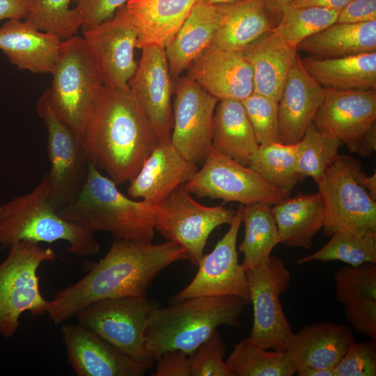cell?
<instances>
[{"mask_svg": "<svg viewBox=\"0 0 376 376\" xmlns=\"http://www.w3.org/2000/svg\"><path fill=\"white\" fill-rule=\"evenodd\" d=\"M253 324L249 337L253 344L274 350H285L293 333L280 302V296L289 288L291 274L285 263L271 256L263 265L246 270Z\"/></svg>", "mask_w": 376, "mask_h": 376, "instance_id": "obj_14", "label": "cell"}, {"mask_svg": "<svg viewBox=\"0 0 376 376\" xmlns=\"http://www.w3.org/2000/svg\"><path fill=\"white\" fill-rule=\"evenodd\" d=\"M70 3L71 0H33L25 20L42 31L67 40L76 36L81 26L80 13Z\"/></svg>", "mask_w": 376, "mask_h": 376, "instance_id": "obj_39", "label": "cell"}, {"mask_svg": "<svg viewBox=\"0 0 376 376\" xmlns=\"http://www.w3.org/2000/svg\"><path fill=\"white\" fill-rule=\"evenodd\" d=\"M324 91L314 125L339 139L351 152L370 156L376 149L375 90Z\"/></svg>", "mask_w": 376, "mask_h": 376, "instance_id": "obj_13", "label": "cell"}, {"mask_svg": "<svg viewBox=\"0 0 376 376\" xmlns=\"http://www.w3.org/2000/svg\"><path fill=\"white\" fill-rule=\"evenodd\" d=\"M324 207L323 231L376 233V203L355 180L347 156L339 155L315 182Z\"/></svg>", "mask_w": 376, "mask_h": 376, "instance_id": "obj_11", "label": "cell"}, {"mask_svg": "<svg viewBox=\"0 0 376 376\" xmlns=\"http://www.w3.org/2000/svg\"><path fill=\"white\" fill-rule=\"evenodd\" d=\"M280 244L308 249L323 227L324 207L319 192L288 197L271 207Z\"/></svg>", "mask_w": 376, "mask_h": 376, "instance_id": "obj_29", "label": "cell"}, {"mask_svg": "<svg viewBox=\"0 0 376 376\" xmlns=\"http://www.w3.org/2000/svg\"><path fill=\"white\" fill-rule=\"evenodd\" d=\"M353 341L352 328L350 326L321 322L292 333L285 343V351L297 371L334 368Z\"/></svg>", "mask_w": 376, "mask_h": 376, "instance_id": "obj_23", "label": "cell"}, {"mask_svg": "<svg viewBox=\"0 0 376 376\" xmlns=\"http://www.w3.org/2000/svg\"><path fill=\"white\" fill-rule=\"evenodd\" d=\"M152 376H191L189 354L180 350H169L156 360Z\"/></svg>", "mask_w": 376, "mask_h": 376, "instance_id": "obj_46", "label": "cell"}, {"mask_svg": "<svg viewBox=\"0 0 376 376\" xmlns=\"http://www.w3.org/2000/svg\"><path fill=\"white\" fill-rule=\"evenodd\" d=\"M187 70V75L219 101H242L253 91V71L242 51L210 46Z\"/></svg>", "mask_w": 376, "mask_h": 376, "instance_id": "obj_20", "label": "cell"}, {"mask_svg": "<svg viewBox=\"0 0 376 376\" xmlns=\"http://www.w3.org/2000/svg\"><path fill=\"white\" fill-rule=\"evenodd\" d=\"M50 247L40 243L20 241L9 246V252L0 263V334L13 336L20 325L24 312L33 315L47 313L49 300L39 288L38 269L45 261L55 260Z\"/></svg>", "mask_w": 376, "mask_h": 376, "instance_id": "obj_7", "label": "cell"}, {"mask_svg": "<svg viewBox=\"0 0 376 376\" xmlns=\"http://www.w3.org/2000/svg\"><path fill=\"white\" fill-rule=\"evenodd\" d=\"M63 40L25 20L8 19L0 27V49L19 70L51 73L58 59Z\"/></svg>", "mask_w": 376, "mask_h": 376, "instance_id": "obj_24", "label": "cell"}, {"mask_svg": "<svg viewBox=\"0 0 376 376\" xmlns=\"http://www.w3.org/2000/svg\"><path fill=\"white\" fill-rule=\"evenodd\" d=\"M226 363L232 376H292L297 372L285 350L269 352L247 338L235 344Z\"/></svg>", "mask_w": 376, "mask_h": 376, "instance_id": "obj_35", "label": "cell"}, {"mask_svg": "<svg viewBox=\"0 0 376 376\" xmlns=\"http://www.w3.org/2000/svg\"><path fill=\"white\" fill-rule=\"evenodd\" d=\"M247 166L272 186L290 192L304 179L297 169V143L260 145Z\"/></svg>", "mask_w": 376, "mask_h": 376, "instance_id": "obj_34", "label": "cell"}, {"mask_svg": "<svg viewBox=\"0 0 376 376\" xmlns=\"http://www.w3.org/2000/svg\"><path fill=\"white\" fill-rule=\"evenodd\" d=\"M219 15L215 5L196 3L164 47L169 71L175 81L210 46Z\"/></svg>", "mask_w": 376, "mask_h": 376, "instance_id": "obj_28", "label": "cell"}, {"mask_svg": "<svg viewBox=\"0 0 376 376\" xmlns=\"http://www.w3.org/2000/svg\"><path fill=\"white\" fill-rule=\"evenodd\" d=\"M235 212L223 204L208 207L198 203L183 185L156 205L155 229L181 246L198 266L212 232L221 225H230Z\"/></svg>", "mask_w": 376, "mask_h": 376, "instance_id": "obj_12", "label": "cell"}, {"mask_svg": "<svg viewBox=\"0 0 376 376\" xmlns=\"http://www.w3.org/2000/svg\"><path fill=\"white\" fill-rule=\"evenodd\" d=\"M197 0H130L124 6L138 36L137 48L165 47Z\"/></svg>", "mask_w": 376, "mask_h": 376, "instance_id": "obj_26", "label": "cell"}, {"mask_svg": "<svg viewBox=\"0 0 376 376\" xmlns=\"http://www.w3.org/2000/svg\"><path fill=\"white\" fill-rule=\"evenodd\" d=\"M306 71L324 88L376 89V52L335 58L301 59Z\"/></svg>", "mask_w": 376, "mask_h": 376, "instance_id": "obj_31", "label": "cell"}, {"mask_svg": "<svg viewBox=\"0 0 376 376\" xmlns=\"http://www.w3.org/2000/svg\"><path fill=\"white\" fill-rule=\"evenodd\" d=\"M82 35L104 86L127 87L138 65L134 57L138 36L125 6L111 18L83 31Z\"/></svg>", "mask_w": 376, "mask_h": 376, "instance_id": "obj_17", "label": "cell"}, {"mask_svg": "<svg viewBox=\"0 0 376 376\" xmlns=\"http://www.w3.org/2000/svg\"><path fill=\"white\" fill-rule=\"evenodd\" d=\"M184 187L197 198L235 201L244 205L265 203L272 206L290 196V191L272 186L248 166L213 148L201 169Z\"/></svg>", "mask_w": 376, "mask_h": 376, "instance_id": "obj_9", "label": "cell"}, {"mask_svg": "<svg viewBox=\"0 0 376 376\" xmlns=\"http://www.w3.org/2000/svg\"><path fill=\"white\" fill-rule=\"evenodd\" d=\"M198 165L184 158L170 141L159 142L130 181L128 196L157 205L189 181Z\"/></svg>", "mask_w": 376, "mask_h": 376, "instance_id": "obj_22", "label": "cell"}, {"mask_svg": "<svg viewBox=\"0 0 376 376\" xmlns=\"http://www.w3.org/2000/svg\"><path fill=\"white\" fill-rule=\"evenodd\" d=\"M225 351L217 329L189 355L191 376H232L224 360Z\"/></svg>", "mask_w": 376, "mask_h": 376, "instance_id": "obj_42", "label": "cell"}, {"mask_svg": "<svg viewBox=\"0 0 376 376\" xmlns=\"http://www.w3.org/2000/svg\"><path fill=\"white\" fill-rule=\"evenodd\" d=\"M296 49L322 59L375 52L376 20L361 23L335 22L304 39Z\"/></svg>", "mask_w": 376, "mask_h": 376, "instance_id": "obj_32", "label": "cell"}, {"mask_svg": "<svg viewBox=\"0 0 376 376\" xmlns=\"http://www.w3.org/2000/svg\"><path fill=\"white\" fill-rule=\"evenodd\" d=\"M36 107L47 132L50 170L46 174L51 203L58 210L72 202L82 189L88 178L89 163L81 139L53 111L48 89L39 98Z\"/></svg>", "mask_w": 376, "mask_h": 376, "instance_id": "obj_10", "label": "cell"}, {"mask_svg": "<svg viewBox=\"0 0 376 376\" xmlns=\"http://www.w3.org/2000/svg\"><path fill=\"white\" fill-rule=\"evenodd\" d=\"M130 0H71L81 15V30L85 31L111 18Z\"/></svg>", "mask_w": 376, "mask_h": 376, "instance_id": "obj_44", "label": "cell"}, {"mask_svg": "<svg viewBox=\"0 0 376 376\" xmlns=\"http://www.w3.org/2000/svg\"><path fill=\"white\" fill-rule=\"evenodd\" d=\"M329 242L314 253L299 258L297 264L311 261H341L352 266L376 263V233L336 232Z\"/></svg>", "mask_w": 376, "mask_h": 376, "instance_id": "obj_36", "label": "cell"}, {"mask_svg": "<svg viewBox=\"0 0 376 376\" xmlns=\"http://www.w3.org/2000/svg\"><path fill=\"white\" fill-rule=\"evenodd\" d=\"M334 370L336 376H375L376 340L353 341Z\"/></svg>", "mask_w": 376, "mask_h": 376, "instance_id": "obj_43", "label": "cell"}, {"mask_svg": "<svg viewBox=\"0 0 376 376\" xmlns=\"http://www.w3.org/2000/svg\"><path fill=\"white\" fill-rule=\"evenodd\" d=\"M241 102L259 146L280 142L278 101L253 92Z\"/></svg>", "mask_w": 376, "mask_h": 376, "instance_id": "obj_41", "label": "cell"}, {"mask_svg": "<svg viewBox=\"0 0 376 376\" xmlns=\"http://www.w3.org/2000/svg\"><path fill=\"white\" fill-rule=\"evenodd\" d=\"M242 222L244 237L238 249L244 254L241 265L246 271L265 265L280 242L271 205L265 203L243 205Z\"/></svg>", "mask_w": 376, "mask_h": 376, "instance_id": "obj_33", "label": "cell"}, {"mask_svg": "<svg viewBox=\"0 0 376 376\" xmlns=\"http://www.w3.org/2000/svg\"><path fill=\"white\" fill-rule=\"evenodd\" d=\"M117 185L89 164L86 182L77 196L58 210L64 219L113 239L151 242L156 205L125 196Z\"/></svg>", "mask_w": 376, "mask_h": 376, "instance_id": "obj_4", "label": "cell"}, {"mask_svg": "<svg viewBox=\"0 0 376 376\" xmlns=\"http://www.w3.org/2000/svg\"><path fill=\"white\" fill-rule=\"evenodd\" d=\"M347 321L357 332L376 340V299H363L344 306Z\"/></svg>", "mask_w": 376, "mask_h": 376, "instance_id": "obj_45", "label": "cell"}, {"mask_svg": "<svg viewBox=\"0 0 376 376\" xmlns=\"http://www.w3.org/2000/svg\"><path fill=\"white\" fill-rule=\"evenodd\" d=\"M155 308L145 329V346L155 360L163 353L180 350L191 354L220 325L240 327L249 303L233 295L198 297Z\"/></svg>", "mask_w": 376, "mask_h": 376, "instance_id": "obj_3", "label": "cell"}, {"mask_svg": "<svg viewBox=\"0 0 376 376\" xmlns=\"http://www.w3.org/2000/svg\"><path fill=\"white\" fill-rule=\"evenodd\" d=\"M157 307L146 295L110 298L93 302L75 317L77 323L147 370L155 360L146 351L144 332L151 312Z\"/></svg>", "mask_w": 376, "mask_h": 376, "instance_id": "obj_8", "label": "cell"}, {"mask_svg": "<svg viewBox=\"0 0 376 376\" xmlns=\"http://www.w3.org/2000/svg\"><path fill=\"white\" fill-rule=\"evenodd\" d=\"M52 74L49 104L56 116L82 140L88 118L104 86L83 37L63 40Z\"/></svg>", "mask_w": 376, "mask_h": 376, "instance_id": "obj_6", "label": "cell"}, {"mask_svg": "<svg viewBox=\"0 0 376 376\" xmlns=\"http://www.w3.org/2000/svg\"><path fill=\"white\" fill-rule=\"evenodd\" d=\"M324 95V88L306 71L297 56L278 102L280 143L300 141Z\"/></svg>", "mask_w": 376, "mask_h": 376, "instance_id": "obj_21", "label": "cell"}, {"mask_svg": "<svg viewBox=\"0 0 376 376\" xmlns=\"http://www.w3.org/2000/svg\"><path fill=\"white\" fill-rule=\"evenodd\" d=\"M376 263L344 266L335 274L336 300L344 306L363 299H376Z\"/></svg>", "mask_w": 376, "mask_h": 376, "instance_id": "obj_40", "label": "cell"}, {"mask_svg": "<svg viewBox=\"0 0 376 376\" xmlns=\"http://www.w3.org/2000/svg\"><path fill=\"white\" fill-rule=\"evenodd\" d=\"M69 364L78 376H141L146 368L88 328L61 326Z\"/></svg>", "mask_w": 376, "mask_h": 376, "instance_id": "obj_19", "label": "cell"}, {"mask_svg": "<svg viewBox=\"0 0 376 376\" xmlns=\"http://www.w3.org/2000/svg\"><path fill=\"white\" fill-rule=\"evenodd\" d=\"M339 10L315 7L288 6L272 31L288 44L296 48L306 38L336 22Z\"/></svg>", "mask_w": 376, "mask_h": 376, "instance_id": "obj_37", "label": "cell"}, {"mask_svg": "<svg viewBox=\"0 0 376 376\" xmlns=\"http://www.w3.org/2000/svg\"><path fill=\"white\" fill-rule=\"evenodd\" d=\"M253 71V92L279 102L288 73L296 61V48L271 30L242 51Z\"/></svg>", "mask_w": 376, "mask_h": 376, "instance_id": "obj_25", "label": "cell"}, {"mask_svg": "<svg viewBox=\"0 0 376 376\" xmlns=\"http://www.w3.org/2000/svg\"><path fill=\"white\" fill-rule=\"evenodd\" d=\"M218 102L213 116L212 147L247 166L259 144L245 109L236 100Z\"/></svg>", "mask_w": 376, "mask_h": 376, "instance_id": "obj_30", "label": "cell"}, {"mask_svg": "<svg viewBox=\"0 0 376 376\" xmlns=\"http://www.w3.org/2000/svg\"><path fill=\"white\" fill-rule=\"evenodd\" d=\"M93 232L61 216L50 201L47 174L30 192L0 205V247L20 241H65L68 252L81 257L96 254L100 245Z\"/></svg>", "mask_w": 376, "mask_h": 376, "instance_id": "obj_5", "label": "cell"}, {"mask_svg": "<svg viewBox=\"0 0 376 376\" xmlns=\"http://www.w3.org/2000/svg\"><path fill=\"white\" fill-rule=\"evenodd\" d=\"M342 142L318 129L313 123L297 143V169L305 178L317 182L338 157Z\"/></svg>", "mask_w": 376, "mask_h": 376, "instance_id": "obj_38", "label": "cell"}, {"mask_svg": "<svg viewBox=\"0 0 376 376\" xmlns=\"http://www.w3.org/2000/svg\"><path fill=\"white\" fill-rule=\"evenodd\" d=\"M263 1L272 20L273 19L279 20L283 10L289 5L291 0H263Z\"/></svg>", "mask_w": 376, "mask_h": 376, "instance_id": "obj_51", "label": "cell"}, {"mask_svg": "<svg viewBox=\"0 0 376 376\" xmlns=\"http://www.w3.org/2000/svg\"><path fill=\"white\" fill-rule=\"evenodd\" d=\"M352 0H291L292 7L315 6L340 10Z\"/></svg>", "mask_w": 376, "mask_h": 376, "instance_id": "obj_50", "label": "cell"}, {"mask_svg": "<svg viewBox=\"0 0 376 376\" xmlns=\"http://www.w3.org/2000/svg\"><path fill=\"white\" fill-rule=\"evenodd\" d=\"M127 86L139 102L159 142L171 140L173 83L164 47H144Z\"/></svg>", "mask_w": 376, "mask_h": 376, "instance_id": "obj_18", "label": "cell"}, {"mask_svg": "<svg viewBox=\"0 0 376 376\" xmlns=\"http://www.w3.org/2000/svg\"><path fill=\"white\" fill-rule=\"evenodd\" d=\"M241 0H197V3L209 5L226 4L236 2Z\"/></svg>", "mask_w": 376, "mask_h": 376, "instance_id": "obj_53", "label": "cell"}, {"mask_svg": "<svg viewBox=\"0 0 376 376\" xmlns=\"http://www.w3.org/2000/svg\"><path fill=\"white\" fill-rule=\"evenodd\" d=\"M182 260H189V256L173 241L154 244L113 239L104 257L85 276L49 300L47 313L60 324L96 301L146 295L162 269Z\"/></svg>", "mask_w": 376, "mask_h": 376, "instance_id": "obj_1", "label": "cell"}, {"mask_svg": "<svg viewBox=\"0 0 376 376\" xmlns=\"http://www.w3.org/2000/svg\"><path fill=\"white\" fill-rule=\"evenodd\" d=\"M32 5L33 0H0V21L26 19Z\"/></svg>", "mask_w": 376, "mask_h": 376, "instance_id": "obj_48", "label": "cell"}, {"mask_svg": "<svg viewBox=\"0 0 376 376\" xmlns=\"http://www.w3.org/2000/svg\"><path fill=\"white\" fill-rule=\"evenodd\" d=\"M376 20V0H352L339 10L337 23H361Z\"/></svg>", "mask_w": 376, "mask_h": 376, "instance_id": "obj_47", "label": "cell"}, {"mask_svg": "<svg viewBox=\"0 0 376 376\" xmlns=\"http://www.w3.org/2000/svg\"><path fill=\"white\" fill-rule=\"evenodd\" d=\"M299 376H336L334 368H311L297 371Z\"/></svg>", "mask_w": 376, "mask_h": 376, "instance_id": "obj_52", "label": "cell"}, {"mask_svg": "<svg viewBox=\"0 0 376 376\" xmlns=\"http://www.w3.org/2000/svg\"><path fill=\"white\" fill-rule=\"evenodd\" d=\"M242 210L243 205L240 204L228 230L210 253L202 256L196 274L186 288L171 298L172 303L198 297L233 295L250 304L246 271L239 263L237 251Z\"/></svg>", "mask_w": 376, "mask_h": 376, "instance_id": "obj_16", "label": "cell"}, {"mask_svg": "<svg viewBox=\"0 0 376 376\" xmlns=\"http://www.w3.org/2000/svg\"><path fill=\"white\" fill-rule=\"evenodd\" d=\"M215 6L219 19L210 46L242 51L274 26L263 0H241Z\"/></svg>", "mask_w": 376, "mask_h": 376, "instance_id": "obj_27", "label": "cell"}, {"mask_svg": "<svg viewBox=\"0 0 376 376\" xmlns=\"http://www.w3.org/2000/svg\"><path fill=\"white\" fill-rule=\"evenodd\" d=\"M82 142L88 163L121 185L135 177L159 140L128 86H104Z\"/></svg>", "mask_w": 376, "mask_h": 376, "instance_id": "obj_2", "label": "cell"}, {"mask_svg": "<svg viewBox=\"0 0 376 376\" xmlns=\"http://www.w3.org/2000/svg\"><path fill=\"white\" fill-rule=\"evenodd\" d=\"M171 142L187 160L203 163L212 148L213 116L219 100L188 75L173 83Z\"/></svg>", "mask_w": 376, "mask_h": 376, "instance_id": "obj_15", "label": "cell"}, {"mask_svg": "<svg viewBox=\"0 0 376 376\" xmlns=\"http://www.w3.org/2000/svg\"><path fill=\"white\" fill-rule=\"evenodd\" d=\"M347 162L355 180L367 190L374 200H376V173L370 176L367 175L361 164L351 157L347 156Z\"/></svg>", "mask_w": 376, "mask_h": 376, "instance_id": "obj_49", "label": "cell"}]
</instances>
